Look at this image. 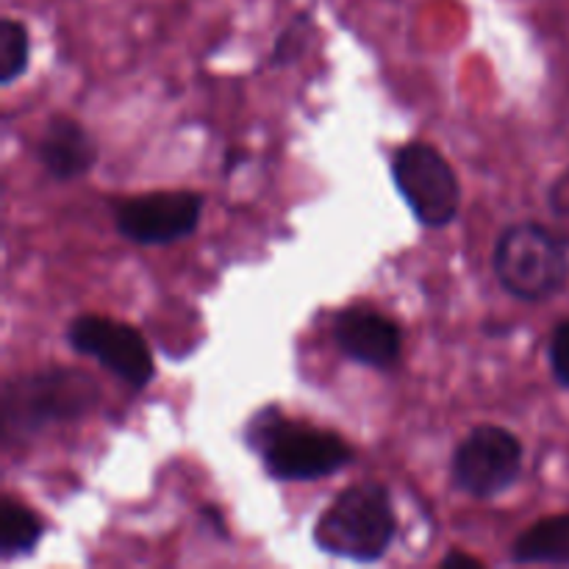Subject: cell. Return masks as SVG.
Here are the masks:
<instances>
[{"label":"cell","instance_id":"30bf717a","mask_svg":"<svg viewBox=\"0 0 569 569\" xmlns=\"http://www.w3.org/2000/svg\"><path fill=\"white\" fill-rule=\"evenodd\" d=\"M37 159L53 181H78L94 170L100 148L81 122L67 114H53L44 122L37 142Z\"/></svg>","mask_w":569,"mask_h":569},{"label":"cell","instance_id":"8992f818","mask_svg":"<svg viewBox=\"0 0 569 569\" xmlns=\"http://www.w3.org/2000/svg\"><path fill=\"white\" fill-rule=\"evenodd\" d=\"M522 448L520 437L509 428L483 422L467 431L456 448L450 461V478L459 492L472 500H495L509 492L522 472Z\"/></svg>","mask_w":569,"mask_h":569},{"label":"cell","instance_id":"2e32d148","mask_svg":"<svg viewBox=\"0 0 569 569\" xmlns=\"http://www.w3.org/2000/svg\"><path fill=\"white\" fill-rule=\"evenodd\" d=\"M548 206H550V211H553L556 220L567 222L569 226V167L561 172L559 178H556L553 187H550Z\"/></svg>","mask_w":569,"mask_h":569},{"label":"cell","instance_id":"4fadbf2b","mask_svg":"<svg viewBox=\"0 0 569 569\" xmlns=\"http://www.w3.org/2000/svg\"><path fill=\"white\" fill-rule=\"evenodd\" d=\"M317 31V17L315 9H303L300 14H295L287 22L281 33H278L276 44H272L270 56H267V67L270 70H281V67L298 64L306 56V50L311 48V37Z\"/></svg>","mask_w":569,"mask_h":569},{"label":"cell","instance_id":"5bb4252c","mask_svg":"<svg viewBox=\"0 0 569 569\" xmlns=\"http://www.w3.org/2000/svg\"><path fill=\"white\" fill-rule=\"evenodd\" d=\"M28 61H31V37L26 22L6 17L0 22V83L11 87L17 78L26 76Z\"/></svg>","mask_w":569,"mask_h":569},{"label":"cell","instance_id":"5b68a950","mask_svg":"<svg viewBox=\"0 0 569 569\" xmlns=\"http://www.w3.org/2000/svg\"><path fill=\"white\" fill-rule=\"evenodd\" d=\"M392 181L422 228H448L461 211V181L431 142L411 139L392 153Z\"/></svg>","mask_w":569,"mask_h":569},{"label":"cell","instance_id":"6da1fadb","mask_svg":"<svg viewBox=\"0 0 569 569\" xmlns=\"http://www.w3.org/2000/svg\"><path fill=\"white\" fill-rule=\"evenodd\" d=\"M100 400V383L78 367L20 372L0 389V437L11 448L53 426H72L92 415Z\"/></svg>","mask_w":569,"mask_h":569},{"label":"cell","instance_id":"ac0fdd59","mask_svg":"<svg viewBox=\"0 0 569 569\" xmlns=\"http://www.w3.org/2000/svg\"><path fill=\"white\" fill-rule=\"evenodd\" d=\"M200 520L211 522L209 528H214L217 537H226V520H222V515L214 509V506H203V509H200Z\"/></svg>","mask_w":569,"mask_h":569},{"label":"cell","instance_id":"9c48e42d","mask_svg":"<svg viewBox=\"0 0 569 569\" xmlns=\"http://www.w3.org/2000/svg\"><path fill=\"white\" fill-rule=\"evenodd\" d=\"M331 337L339 353L367 370L389 372L403 359V331L392 317L367 306H348L331 320Z\"/></svg>","mask_w":569,"mask_h":569},{"label":"cell","instance_id":"8fae6325","mask_svg":"<svg viewBox=\"0 0 569 569\" xmlns=\"http://www.w3.org/2000/svg\"><path fill=\"white\" fill-rule=\"evenodd\" d=\"M509 559L515 565L569 567V515L537 520L511 542Z\"/></svg>","mask_w":569,"mask_h":569},{"label":"cell","instance_id":"3957f363","mask_svg":"<svg viewBox=\"0 0 569 569\" xmlns=\"http://www.w3.org/2000/svg\"><path fill=\"white\" fill-rule=\"evenodd\" d=\"M398 537L392 492L381 481H359L345 487L317 517L311 539L320 553L333 559L376 565Z\"/></svg>","mask_w":569,"mask_h":569},{"label":"cell","instance_id":"ba28073f","mask_svg":"<svg viewBox=\"0 0 569 569\" xmlns=\"http://www.w3.org/2000/svg\"><path fill=\"white\" fill-rule=\"evenodd\" d=\"M203 194L192 189L139 194L114 206V228L133 244H176L192 237L203 217Z\"/></svg>","mask_w":569,"mask_h":569},{"label":"cell","instance_id":"7c38bea8","mask_svg":"<svg viewBox=\"0 0 569 569\" xmlns=\"http://www.w3.org/2000/svg\"><path fill=\"white\" fill-rule=\"evenodd\" d=\"M42 517L14 498H3L0 506V559L14 561L22 556H33L44 537Z\"/></svg>","mask_w":569,"mask_h":569},{"label":"cell","instance_id":"277c9868","mask_svg":"<svg viewBox=\"0 0 569 569\" xmlns=\"http://www.w3.org/2000/svg\"><path fill=\"white\" fill-rule=\"evenodd\" d=\"M492 272L511 298L545 303L569 283L567 239L537 220L515 222L495 242Z\"/></svg>","mask_w":569,"mask_h":569},{"label":"cell","instance_id":"9a60e30c","mask_svg":"<svg viewBox=\"0 0 569 569\" xmlns=\"http://www.w3.org/2000/svg\"><path fill=\"white\" fill-rule=\"evenodd\" d=\"M548 365L553 372V381L561 389H569V317L550 331Z\"/></svg>","mask_w":569,"mask_h":569},{"label":"cell","instance_id":"52a82bcc","mask_svg":"<svg viewBox=\"0 0 569 569\" xmlns=\"http://www.w3.org/2000/svg\"><path fill=\"white\" fill-rule=\"evenodd\" d=\"M64 337L78 356L94 359L133 392H142L153 383L156 361L139 328L114 317L81 315L67 326Z\"/></svg>","mask_w":569,"mask_h":569},{"label":"cell","instance_id":"7a4b0ae2","mask_svg":"<svg viewBox=\"0 0 569 569\" xmlns=\"http://www.w3.org/2000/svg\"><path fill=\"white\" fill-rule=\"evenodd\" d=\"M244 445L278 483H309L339 476L356 461V448L337 431L287 420L276 406L261 409L244 428Z\"/></svg>","mask_w":569,"mask_h":569},{"label":"cell","instance_id":"e0dca14e","mask_svg":"<svg viewBox=\"0 0 569 569\" xmlns=\"http://www.w3.org/2000/svg\"><path fill=\"white\" fill-rule=\"evenodd\" d=\"M445 569L450 567H481V561L476 559V556L465 553V550H450V553L442 556V561H439Z\"/></svg>","mask_w":569,"mask_h":569}]
</instances>
